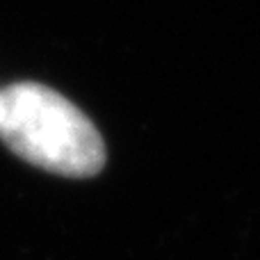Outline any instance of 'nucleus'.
<instances>
[{"label": "nucleus", "mask_w": 260, "mask_h": 260, "mask_svg": "<svg viewBox=\"0 0 260 260\" xmlns=\"http://www.w3.org/2000/svg\"><path fill=\"white\" fill-rule=\"evenodd\" d=\"M0 139L21 160L67 178L105 167V142L82 110L39 82L0 89Z\"/></svg>", "instance_id": "nucleus-1"}]
</instances>
